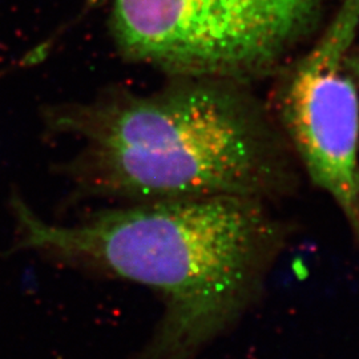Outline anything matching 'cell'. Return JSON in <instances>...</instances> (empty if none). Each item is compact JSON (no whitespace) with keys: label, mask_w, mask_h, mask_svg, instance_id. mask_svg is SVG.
I'll return each instance as SVG.
<instances>
[{"label":"cell","mask_w":359,"mask_h":359,"mask_svg":"<svg viewBox=\"0 0 359 359\" xmlns=\"http://www.w3.org/2000/svg\"><path fill=\"white\" fill-rule=\"evenodd\" d=\"M25 245L97 264L152 287L164 317L144 359H193L261 299L292 228L270 203L240 196L148 201L77 225H52L23 203Z\"/></svg>","instance_id":"obj_1"},{"label":"cell","mask_w":359,"mask_h":359,"mask_svg":"<svg viewBox=\"0 0 359 359\" xmlns=\"http://www.w3.org/2000/svg\"><path fill=\"white\" fill-rule=\"evenodd\" d=\"M84 142L83 169L97 189L145 203L240 196L273 204L298 188L301 169L252 84L177 77L142 97L55 117Z\"/></svg>","instance_id":"obj_2"},{"label":"cell","mask_w":359,"mask_h":359,"mask_svg":"<svg viewBox=\"0 0 359 359\" xmlns=\"http://www.w3.org/2000/svg\"><path fill=\"white\" fill-rule=\"evenodd\" d=\"M332 0H115L112 32L135 62L175 77L274 76L329 19Z\"/></svg>","instance_id":"obj_3"},{"label":"cell","mask_w":359,"mask_h":359,"mask_svg":"<svg viewBox=\"0 0 359 359\" xmlns=\"http://www.w3.org/2000/svg\"><path fill=\"white\" fill-rule=\"evenodd\" d=\"M359 0H339L320 34L274 75L270 109L299 169L327 194L359 255Z\"/></svg>","instance_id":"obj_4"},{"label":"cell","mask_w":359,"mask_h":359,"mask_svg":"<svg viewBox=\"0 0 359 359\" xmlns=\"http://www.w3.org/2000/svg\"><path fill=\"white\" fill-rule=\"evenodd\" d=\"M354 67H355V75H357V81H358L359 87V57L358 60L354 57Z\"/></svg>","instance_id":"obj_5"}]
</instances>
